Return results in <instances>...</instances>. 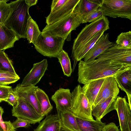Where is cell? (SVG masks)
Masks as SVG:
<instances>
[{"mask_svg":"<svg viewBox=\"0 0 131 131\" xmlns=\"http://www.w3.org/2000/svg\"><path fill=\"white\" fill-rule=\"evenodd\" d=\"M131 70V64L111 60L96 61L78 64V81L84 84L89 82L109 77L115 78L123 72Z\"/></svg>","mask_w":131,"mask_h":131,"instance_id":"obj_1","label":"cell"},{"mask_svg":"<svg viewBox=\"0 0 131 131\" xmlns=\"http://www.w3.org/2000/svg\"><path fill=\"white\" fill-rule=\"evenodd\" d=\"M10 10L4 25L11 29L19 39L26 38L27 27L30 16L25 0H18L9 3Z\"/></svg>","mask_w":131,"mask_h":131,"instance_id":"obj_2","label":"cell"},{"mask_svg":"<svg viewBox=\"0 0 131 131\" xmlns=\"http://www.w3.org/2000/svg\"><path fill=\"white\" fill-rule=\"evenodd\" d=\"M109 27V21L106 16H102L96 21L86 25L74 39L72 48L71 57L75 67L78 58L86 45L100 31H106Z\"/></svg>","mask_w":131,"mask_h":131,"instance_id":"obj_3","label":"cell"},{"mask_svg":"<svg viewBox=\"0 0 131 131\" xmlns=\"http://www.w3.org/2000/svg\"><path fill=\"white\" fill-rule=\"evenodd\" d=\"M81 24L82 19L74 8L71 13L62 19L47 25L41 32L45 35L58 37L65 40L71 32L75 30Z\"/></svg>","mask_w":131,"mask_h":131,"instance_id":"obj_4","label":"cell"},{"mask_svg":"<svg viewBox=\"0 0 131 131\" xmlns=\"http://www.w3.org/2000/svg\"><path fill=\"white\" fill-rule=\"evenodd\" d=\"M65 40L60 37L45 35L41 32L33 44L37 51L43 56L49 58H57L63 50Z\"/></svg>","mask_w":131,"mask_h":131,"instance_id":"obj_5","label":"cell"},{"mask_svg":"<svg viewBox=\"0 0 131 131\" xmlns=\"http://www.w3.org/2000/svg\"><path fill=\"white\" fill-rule=\"evenodd\" d=\"M72 101L70 110L76 117L89 120H94L92 107L86 96L83 93L82 87L78 85L71 92Z\"/></svg>","mask_w":131,"mask_h":131,"instance_id":"obj_6","label":"cell"},{"mask_svg":"<svg viewBox=\"0 0 131 131\" xmlns=\"http://www.w3.org/2000/svg\"><path fill=\"white\" fill-rule=\"evenodd\" d=\"M100 7L104 16L131 20V0H102Z\"/></svg>","mask_w":131,"mask_h":131,"instance_id":"obj_7","label":"cell"},{"mask_svg":"<svg viewBox=\"0 0 131 131\" xmlns=\"http://www.w3.org/2000/svg\"><path fill=\"white\" fill-rule=\"evenodd\" d=\"M12 116L29 121L31 124L40 123L43 118L28 102L19 98L12 110Z\"/></svg>","mask_w":131,"mask_h":131,"instance_id":"obj_8","label":"cell"},{"mask_svg":"<svg viewBox=\"0 0 131 131\" xmlns=\"http://www.w3.org/2000/svg\"><path fill=\"white\" fill-rule=\"evenodd\" d=\"M96 58L95 59L96 61L111 60L131 64V47H119L113 43L110 47Z\"/></svg>","mask_w":131,"mask_h":131,"instance_id":"obj_9","label":"cell"},{"mask_svg":"<svg viewBox=\"0 0 131 131\" xmlns=\"http://www.w3.org/2000/svg\"><path fill=\"white\" fill-rule=\"evenodd\" d=\"M119 92L114 77L111 76L105 78L92 108L110 97L117 98Z\"/></svg>","mask_w":131,"mask_h":131,"instance_id":"obj_10","label":"cell"},{"mask_svg":"<svg viewBox=\"0 0 131 131\" xmlns=\"http://www.w3.org/2000/svg\"><path fill=\"white\" fill-rule=\"evenodd\" d=\"M48 61L46 59L34 63L32 68L23 79L20 85L22 86H35L48 70Z\"/></svg>","mask_w":131,"mask_h":131,"instance_id":"obj_11","label":"cell"},{"mask_svg":"<svg viewBox=\"0 0 131 131\" xmlns=\"http://www.w3.org/2000/svg\"><path fill=\"white\" fill-rule=\"evenodd\" d=\"M38 86L33 85L21 86L20 84L13 89L19 98L29 103L36 111L40 114L41 109L36 94Z\"/></svg>","mask_w":131,"mask_h":131,"instance_id":"obj_12","label":"cell"},{"mask_svg":"<svg viewBox=\"0 0 131 131\" xmlns=\"http://www.w3.org/2000/svg\"><path fill=\"white\" fill-rule=\"evenodd\" d=\"M108 33L104 34L86 54L84 61L86 63L92 62L110 47L113 43L110 41Z\"/></svg>","mask_w":131,"mask_h":131,"instance_id":"obj_13","label":"cell"},{"mask_svg":"<svg viewBox=\"0 0 131 131\" xmlns=\"http://www.w3.org/2000/svg\"><path fill=\"white\" fill-rule=\"evenodd\" d=\"M72 95L68 89L60 88L51 97L54 102L57 113H60L70 110L72 101Z\"/></svg>","mask_w":131,"mask_h":131,"instance_id":"obj_14","label":"cell"},{"mask_svg":"<svg viewBox=\"0 0 131 131\" xmlns=\"http://www.w3.org/2000/svg\"><path fill=\"white\" fill-rule=\"evenodd\" d=\"M79 1L67 0L65 4L56 11L50 13L46 18L47 25H49L59 21L71 13Z\"/></svg>","mask_w":131,"mask_h":131,"instance_id":"obj_15","label":"cell"},{"mask_svg":"<svg viewBox=\"0 0 131 131\" xmlns=\"http://www.w3.org/2000/svg\"><path fill=\"white\" fill-rule=\"evenodd\" d=\"M115 109L117 112L121 131L128 127L127 117L131 114V109L127 101L126 96L122 97L117 96L115 103Z\"/></svg>","mask_w":131,"mask_h":131,"instance_id":"obj_16","label":"cell"},{"mask_svg":"<svg viewBox=\"0 0 131 131\" xmlns=\"http://www.w3.org/2000/svg\"><path fill=\"white\" fill-rule=\"evenodd\" d=\"M61 126L58 113L47 116L34 131H60Z\"/></svg>","mask_w":131,"mask_h":131,"instance_id":"obj_17","label":"cell"},{"mask_svg":"<svg viewBox=\"0 0 131 131\" xmlns=\"http://www.w3.org/2000/svg\"><path fill=\"white\" fill-rule=\"evenodd\" d=\"M117 98L110 97L108 98L92 108V114L96 120H101L108 113L115 110V103Z\"/></svg>","mask_w":131,"mask_h":131,"instance_id":"obj_18","label":"cell"},{"mask_svg":"<svg viewBox=\"0 0 131 131\" xmlns=\"http://www.w3.org/2000/svg\"><path fill=\"white\" fill-rule=\"evenodd\" d=\"M19 40L12 30L0 24V50L4 51L13 47L15 42Z\"/></svg>","mask_w":131,"mask_h":131,"instance_id":"obj_19","label":"cell"},{"mask_svg":"<svg viewBox=\"0 0 131 131\" xmlns=\"http://www.w3.org/2000/svg\"><path fill=\"white\" fill-rule=\"evenodd\" d=\"M105 78L95 80L84 84L83 93L88 99L91 107L93 105Z\"/></svg>","mask_w":131,"mask_h":131,"instance_id":"obj_20","label":"cell"},{"mask_svg":"<svg viewBox=\"0 0 131 131\" xmlns=\"http://www.w3.org/2000/svg\"><path fill=\"white\" fill-rule=\"evenodd\" d=\"M102 0H80L75 9L82 19L100 6Z\"/></svg>","mask_w":131,"mask_h":131,"instance_id":"obj_21","label":"cell"},{"mask_svg":"<svg viewBox=\"0 0 131 131\" xmlns=\"http://www.w3.org/2000/svg\"><path fill=\"white\" fill-rule=\"evenodd\" d=\"M114 78L118 87L126 93L131 109V70L123 72Z\"/></svg>","mask_w":131,"mask_h":131,"instance_id":"obj_22","label":"cell"},{"mask_svg":"<svg viewBox=\"0 0 131 131\" xmlns=\"http://www.w3.org/2000/svg\"><path fill=\"white\" fill-rule=\"evenodd\" d=\"M79 128L81 131H102L105 123L101 120H89L76 117Z\"/></svg>","mask_w":131,"mask_h":131,"instance_id":"obj_23","label":"cell"},{"mask_svg":"<svg viewBox=\"0 0 131 131\" xmlns=\"http://www.w3.org/2000/svg\"><path fill=\"white\" fill-rule=\"evenodd\" d=\"M58 113L62 126L71 131H81L78 125L76 117L70 110Z\"/></svg>","mask_w":131,"mask_h":131,"instance_id":"obj_24","label":"cell"},{"mask_svg":"<svg viewBox=\"0 0 131 131\" xmlns=\"http://www.w3.org/2000/svg\"><path fill=\"white\" fill-rule=\"evenodd\" d=\"M36 94L40 106V115L44 117L51 111L53 106L50 102L48 95L43 90L38 88L36 91Z\"/></svg>","mask_w":131,"mask_h":131,"instance_id":"obj_25","label":"cell"},{"mask_svg":"<svg viewBox=\"0 0 131 131\" xmlns=\"http://www.w3.org/2000/svg\"><path fill=\"white\" fill-rule=\"evenodd\" d=\"M41 33L36 21L30 16L28 20L26 33V38L29 42L33 43Z\"/></svg>","mask_w":131,"mask_h":131,"instance_id":"obj_26","label":"cell"},{"mask_svg":"<svg viewBox=\"0 0 131 131\" xmlns=\"http://www.w3.org/2000/svg\"><path fill=\"white\" fill-rule=\"evenodd\" d=\"M57 58L61 66L64 75L67 77H70L72 70L68 53L63 50L60 52Z\"/></svg>","mask_w":131,"mask_h":131,"instance_id":"obj_27","label":"cell"},{"mask_svg":"<svg viewBox=\"0 0 131 131\" xmlns=\"http://www.w3.org/2000/svg\"><path fill=\"white\" fill-rule=\"evenodd\" d=\"M0 71L16 73L12 60L3 50L0 51Z\"/></svg>","mask_w":131,"mask_h":131,"instance_id":"obj_28","label":"cell"},{"mask_svg":"<svg viewBox=\"0 0 131 131\" xmlns=\"http://www.w3.org/2000/svg\"><path fill=\"white\" fill-rule=\"evenodd\" d=\"M106 31L105 30H102L100 31L85 46L80 54L77 60V62L81 60L92 48L99 39L104 34Z\"/></svg>","mask_w":131,"mask_h":131,"instance_id":"obj_29","label":"cell"},{"mask_svg":"<svg viewBox=\"0 0 131 131\" xmlns=\"http://www.w3.org/2000/svg\"><path fill=\"white\" fill-rule=\"evenodd\" d=\"M115 42L119 46L131 47V31L121 33L117 37Z\"/></svg>","mask_w":131,"mask_h":131,"instance_id":"obj_30","label":"cell"},{"mask_svg":"<svg viewBox=\"0 0 131 131\" xmlns=\"http://www.w3.org/2000/svg\"><path fill=\"white\" fill-rule=\"evenodd\" d=\"M8 1L0 0V24L4 25L9 15L10 6Z\"/></svg>","mask_w":131,"mask_h":131,"instance_id":"obj_31","label":"cell"},{"mask_svg":"<svg viewBox=\"0 0 131 131\" xmlns=\"http://www.w3.org/2000/svg\"><path fill=\"white\" fill-rule=\"evenodd\" d=\"M103 15L102 9L99 7L97 9L82 19V24L92 22L97 20Z\"/></svg>","mask_w":131,"mask_h":131,"instance_id":"obj_32","label":"cell"},{"mask_svg":"<svg viewBox=\"0 0 131 131\" xmlns=\"http://www.w3.org/2000/svg\"><path fill=\"white\" fill-rule=\"evenodd\" d=\"M13 127L16 129L21 127L28 128L31 126L30 122L28 121L17 118L12 123Z\"/></svg>","mask_w":131,"mask_h":131,"instance_id":"obj_33","label":"cell"},{"mask_svg":"<svg viewBox=\"0 0 131 131\" xmlns=\"http://www.w3.org/2000/svg\"><path fill=\"white\" fill-rule=\"evenodd\" d=\"M18 99L19 97L13 89L11 88L9 90L7 99L5 102L14 106L17 103Z\"/></svg>","mask_w":131,"mask_h":131,"instance_id":"obj_34","label":"cell"},{"mask_svg":"<svg viewBox=\"0 0 131 131\" xmlns=\"http://www.w3.org/2000/svg\"><path fill=\"white\" fill-rule=\"evenodd\" d=\"M11 86L7 85H0V102L5 101L7 99Z\"/></svg>","mask_w":131,"mask_h":131,"instance_id":"obj_35","label":"cell"},{"mask_svg":"<svg viewBox=\"0 0 131 131\" xmlns=\"http://www.w3.org/2000/svg\"><path fill=\"white\" fill-rule=\"evenodd\" d=\"M20 79L18 76L14 77H4L0 78V84L7 85L18 81Z\"/></svg>","mask_w":131,"mask_h":131,"instance_id":"obj_36","label":"cell"},{"mask_svg":"<svg viewBox=\"0 0 131 131\" xmlns=\"http://www.w3.org/2000/svg\"><path fill=\"white\" fill-rule=\"evenodd\" d=\"M67 0H53L51 3L50 13L56 11L63 5L67 2Z\"/></svg>","mask_w":131,"mask_h":131,"instance_id":"obj_37","label":"cell"},{"mask_svg":"<svg viewBox=\"0 0 131 131\" xmlns=\"http://www.w3.org/2000/svg\"><path fill=\"white\" fill-rule=\"evenodd\" d=\"M0 125L4 131H17L10 121H2L0 122Z\"/></svg>","mask_w":131,"mask_h":131,"instance_id":"obj_38","label":"cell"},{"mask_svg":"<svg viewBox=\"0 0 131 131\" xmlns=\"http://www.w3.org/2000/svg\"><path fill=\"white\" fill-rule=\"evenodd\" d=\"M102 131H120L118 127L115 124L112 122L105 125Z\"/></svg>","mask_w":131,"mask_h":131,"instance_id":"obj_39","label":"cell"},{"mask_svg":"<svg viewBox=\"0 0 131 131\" xmlns=\"http://www.w3.org/2000/svg\"><path fill=\"white\" fill-rule=\"evenodd\" d=\"M18 76L16 73L7 71H0V78L4 77H14Z\"/></svg>","mask_w":131,"mask_h":131,"instance_id":"obj_40","label":"cell"},{"mask_svg":"<svg viewBox=\"0 0 131 131\" xmlns=\"http://www.w3.org/2000/svg\"><path fill=\"white\" fill-rule=\"evenodd\" d=\"M26 3L29 8L31 6L37 4L38 1L37 0H25Z\"/></svg>","mask_w":131,"mask_h":131,"instance_id":"obj_41","label":"cell"},{"mask_svg":"<svg viewBox=\"0 0 131 131\" xmlns=\"http://www.w3.org/2000/svg\"><path fill=\"white\" fill-rule=\"evenodd\" d=\"M4 113L3 109L1 106H0V122L3 121L2 116Z\"/></svg>","mask_w":131,"mask_h":131,"instance_id":"obj_42","label":"cell"},{"mask_svg":"<svg viewBox=\"0 0 131 131\" xmlns=\"http://www.w3.org/2000/svg\"><path fill=\"white\" fill-rule=\"evenodd\" d=\"M60 131H71L63 127L62 126L60 128Z\"/></svg>","mask_w":131,"mask_h":131,"instance_id":"obj_43","label":"cell"},{"mask_svg":"<svg viewBox=\"0 0 131 131\" xmlns=\"http://www.w3.org/2000/svg\"><path fill=\"white\" fill-rule=\"evenodd\" d=\"M122 131H131V128L128 127Z\"/></svg>","mask_w":131,"mask_h":131,"instance_id":"obj_44","label":"cell"},{"mask_svg":"<svg viewBox=\"0 0 131 131\" xmlns=\"http://www.w3.org/2000/svg\"><path fill=\"white\" fill-rule=\"evenodd\" d=\"M0 131H4L0 125Z\"/></svg>","mask_w":131,"mask_h":131,"instance_id":"obj_45","label":"cell"},{"mask_svg":"<svg viewBox=\"0 0 131 131\" xmlns=\"http://www.w3.org/2000/svg\"></svg>","mask_w":131,"mask_h":131,"instance_id":"obj_46","label":"cell"},{"mask_svg":"<svg viewBox=\"0 0 131 131\" xmlns=\"http://www.w3.org/2000/svg\"><path fill=\"white\" fill-rule=\"evenodd\" d=\"M1 85L0 84V85Z\"/></svg>","mask_w":131,"mask_h":131,"instance_id":"obj_47","label":"cell"},{"mask_svg":"<svg viewBox=\"0 0 131 131\" xmlns=\"http://www.w3.org/2000/svg\"><path fill=\"white\" fill-rule=\"evenodd\" d=\"M1 51V50H0V51Z\"/></svg>","mask_w":131,"mask_h":131,"instance_id":"obj_48","label":"cell"}]
</instances>
